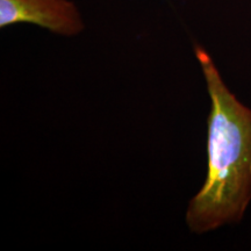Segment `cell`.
<instances>
[{
  "label": "cell",
  "mask_w": 251,
  "mask_h": 251,
  "mask_svg": "<svg viewBox=\"0 0 251 251\" xmlns=\"http://www.w3.org/2000/svg\"><path fill=\"white\" fill-rule=\"evenodd\" d=\"M211 98L207 120V177L191 199L187 227L205 234L238 224L251 201V109L237 100L222 80L211 56L196 46Z\"/></svg>",
  "instance_id": "obj_1"
},
{
  "label": "cell",
  "mask_w": 251,
  "mask_h": 251,
  "mask_svg": "<svg viewBox=\"0 0 251 251\" xmlns=\"http://www.w3.org/2000/svg\"><path fill=\"white\" fill-rule=\"evenodd\" d=\"M33 24L59 35L83 30L79 12L69 0H0V27Z\"/></svg>",
  "instance_id": "obj_2"
}]
</instances>
